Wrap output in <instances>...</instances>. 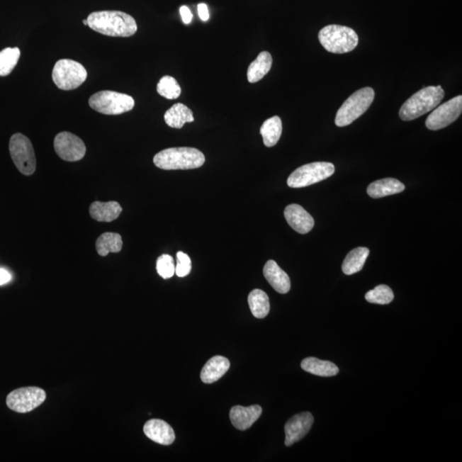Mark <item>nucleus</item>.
<instances>
[{"mask_svg":"<svg viewBox=\"0 0 462 462\" xmlns=\"http://www.w3.org/2000/svg\"><path fill=\"white\" fill-rule=\"evenodd\" d=\"M86 20L91 30L106 36L130 37L137 31V24L134 18L122 11L93 12Z\"/></svg>","mask_w":462,"mask_h":462,"instance_id":"f257e3e1","label":"nucleus"},{"mask_svg":"<svg viewBox=\"0 0 462 462\" xmlns=\"http://www.w3.org/2000/svg\"><path fill=\"white\" fill-rule=\"evenodd\" d=\"M203 152L193 147H171L154 156L155 166L162 170H191L205 164Z\"/></svg>","mask_w":462,"mask_h":462,"instance_id":"f03ea898","label":"nucleus"},{"mask_svg":"<svg viewBox=\"0 0 462 462\" xmlns=\"http://www.w3.org/2000/svg\"><path fill=\"white\" fill-rule=\"evenodd\" d=\"M444 90L441 86H429L418 91L404 103L399 111L403 121H412L439 106L444 100Z\"/></svg>","mask_w":462,"mask_h":462,"instance_id":"7ed1b4c3","label":"nucleus"},{"mask_svg":"<svg viewBox=\"0 0 462 462\" xmlns=\"http://www.w3.org/2000/svg\"><path fill=\"white\" fill-rule=\"evenodd\" d=\"M319 40L325 50L336 55L352 52L359 43L356 31L351 28L336 24L322 28Z\"/></svg>","mask_w":462,"mask_h":462,"instance_id":"20e7f679","label":"nucleus"},{"mask_svg":"<svg viewBox=\"0 0 462 462\" xmlns=\"http://www.w3.org/2000/svg\"><path fill=\"white\" fill-rule=\"evenodd\" d=\"M374 97V90L369 86L354 92L337 111L335 118L336 125L345 127L351 125L369 109L373 104Z\"/></svg>","mask_w":462,"mask_h":462,"instance_id":"39448f33","label":"nucleus"},{"mask_svg":"<svg viewBox=\"0 0 462 462\" xmlns=\"http://www.w3.org/2000/svg\"><path fill=\"white\" fill-rule=\"evenodd\" d=\"M91 108L105 115H119L134 108V98L114 91H101L89 98Z\"/></svg>","mask_w":462,"mask_h":462,"instance_id":"423d86ee","label":"nucleus"},{"mask_svg":"<svg viewBox=\"0 0 462 462\" xmlns=\"http://www.w3.org/2000/svg\"><path fill=\"white\" fill-rule=\"evenodd\" d=\"M88 77L84 66L72 60H60L52 71V80L62 90H73L84 84Z\"/></svg>","mask_w":462,"mask_h":462,"instance_id":"0eeeda50","label":"nucleus"},{"mask_svg":"<svg viewBox=\"0 0 462 462\" xmlns=\"http://www.w3.org/2000/svg\"><path fill=\"white\" fill-rule=\"evenodd\" d=\"M335 172V167L329 162H315L300 167L288 176V187L298 188L310 186L329 179Z\"/></svg>","mask_w":462,"mask_h":462,"instance_id":"6e6552de","label":"nucleus"},{"mask_svg":"<svg viewBox=\"0 0 462 462\" xmlns=\"http://www.w3.org/2000/svg\"><path fill=\"white\" fill-rule=\"evenodd\" d=\"M9 150L12 160L18 170L26 176L34 174L36 158L34 147L27 136L16 133L11 136Z\"/></svg>","mask_w":462,"mask_h":462,"instance_id":"1a4fd4ad","label":"nucleus"},{"mask_svg":"<svg viewBox=\"0 0 462 462\" xmlns=\"http://www.w3.org/2000/svg\"><path fill=\"white\" fill-rule=\"evenodd\" d=\"M47 398L44 390L38 387H26L11 391L7 395L6 404L12 411L24 414L41 405Z\"/></svg>","mask_w":462,"mask_h":462,"instance_id":"9d476101","label":"nucleus"},{"mask_svg":"<svg viewBox=\"0 0 462 462\" xmlns=\"http://www.w3.org/2000/svg\"><path fill=\"white\" fill-rule=\"evenodd\" d=\"M461 111L462 96H458L433 110L427 119V128L430 130L444 129L459 118Z\"/></svg>","mask_w":462,"mask_h":462,"instance_id":"9b49d317","label":"nucleus"},{"mask_svg":"<svg viewBox=\"0 0 462 462\" xmlns=\"http://www.w3.org/2000/svg\"><path fill=\"white\" fill-rule=\"evenodd\" d=\"M55 150L60 158L76 162L84 158L86 148L84 141L69 132H61L55 139Z\"/></svg>","mask_w":462,"mask_h":462,"instance_id":"f8f14e48","label":"nucleus"},{"mask_svg":"<svg viewBox=\"0 0 462 462\" xmlns=\"http://www.w3.org/2000/svg\"><path fill=\"white\" fill-rule=\"evenodd\" d=\"M315 422L311 412H303L293 416L284 427L286 431V445L288 447L299 442L311 430Z\"/></svg>","mask_w":462,"mask_h":462,"instance_id":"ddd939ff","label":"nucleus"},{"mask_svg":"<svg viewBox=\"0 0 462 462\" xmlns=\"http://www.w3.org/2000/svg\"><path fill=\"white\" fill-rule=\"evenodd\" d=\"M284 217L291 228L300 234L310 232L315 226L313 218L300 205H288L284 210Z\"/></svg>","mask_w":462,"mask_h":462,"instance_id":"4468645a","label":"nucleus"},{"mask_svg":"<svg viewBox=\"0 0 462 462\" xmlns=\"http://www.w3.org/2000/svg\"><path fill=\"white\" fill-rule=\"evenodd\" d=\"M143 431L148 439L161 445H171L176 439L172 427L162 419H150L144 426Z\"/></svg>","mask_w":462,"mask_h":462,"instance_id":"2eb2a0df","label":"nucleus"},{"mask_svg":"<svg viewBox=\"0 0 462 462\" xmlns=\"http://www.w3.org/2000/svg\"><path fill=\"white\" fill-rule=\"evenodd\" d=\"M262 408L259 405L250 407L235 406L230 412V419L233 426L240 431H245L261 417Z\"/></svg>","mask_w":462,"mask_h":462,"instance_id":"dca6fc26","label":"nucleus"},{"mask_svg":"<svg viewBox=\"0 0 462 462\" xmlns=\"http://www.w3.org/2000/svg\"><path fill=\"white\" fill-rule=\"evenodd\" d=\"M264 276L268 283L280 294H286L291 291V283L286 271L279 267L274 261H268L264 266Z\"/></svg>","mask_w":462,"mask_h":462,"instance_id":"f3484780","label":"nucleus"},{"mask_svg":"<svg viewBox=\"0 0 462 462\" xmlns=\"http://www.w3.org/2000/svg\"><path fill=\"white\" fill-rule=\"evenodd\" d=\"M123 208L117 201H94L90 205V216L98 222H113L120 216Z\"/></svg>","mask_w":462,"mask_h":462,"instance_id":"a211bd4d","label":"nucleus"},{"mask_svg":"<svg viewBox=\"0 0 462 462\" xmlns=\"http://www.w3.org/2000/svg\"><path fill=\"white\" fill-rule=\"evenodd\" d=\"M230 366V361L224 356H217L210 359L201 370L202 382L213 383L218 381L228 372Z\"/></svg>","mask_w":462,"mask_h":462,"instance_id":"6ab92c4d","label":"nucleus"},{"mask_svg":"<svg viewBox=\"0 0 462 462\" xmlns=\"http://www.w3.org/2000/svg\"><path fill=\"white\" fill-rule=\"evenodd\" d=\"M405 191V185L395 179H385L373 181L367 188V193L373 199L397 195Z\"/></svg>","mask_w":462,"mask_h":462,"instance_id":"aec40b11","label":"nucleus"},{"mask_svg":"<svg viewBox=\"0 0 462 462\" xmlns=\"http://www.w3.org/2000/svg\"><path fill=\"white\" fill-rule=\"evenodd\" d=\"M164 122L173 129H181L187 123L195 121L193 111L187 106L176 103L164 114Z\"/></svg>","mask_w":462,"mask_h":462,"instance_id":"412c9836","label":"nucleus"},{"mask_svg":"<svg viewBox=\"0 0 462 462\" xmlns=\"http://www.w3.org/2000/svg\"><path fill=\"white\" fill-rule=\"evenodd\" d=\"M300 366L305 372L316 375L320 377H332L339 373L338 367L334 363L327 361H321L315 357L304 359L300 363Z\"/></svg>","mask_w":462,"mask_h":462,"instance_id":"4be33fe9","label":"nucleus"},{"mask_svg":"<svg viewBox=\"0 0 462 462\" xmlns=\"http://www.w3.org/2000/svg\"><path fill=\"white\" fill-rule=\"evenodd\" d=\"M272 62L271 53L266 51L259 53L257 59L252 62L247 69V81L250 84H255L263 79L271 71Z\"/></svg>","mask_w":462,"mask_h":462,"instance_id":"5701e85b","label":"nucleus"},{"mask_svg":"<svg viewBox=\"0 0 462 462\" xmlns=\"http://www.w3.org/2000/svg\"><path fill=\"white\" fill-rule=\"evenodd\" d=\"M370 251L367 247H356L349 252L346 255L342 270L346 275H353L361 271L364 267L366 259L368 258Z\"/></svg>","mask_w":462,"mask_h":462,"instance_id":"b1692460","label":"nucleus"},{"mask_svg":"<svg viewBox=\"0 0 462 462\" xmlns=\"http://www.w3.org/2000/svg\"><path fill=\"white\" fill-rule=\"evenodd\" d=\"M283 131V123L281 118L278 116H274L264 122L261 128V135L263 137V142L267 147H271L276 145L280 137H281Z\"/></svg>","mask_w":462,"mask_h":462,"instance_id":"393cba45","label":"nucleus"},{"mask_svg":"<svg viewBox=\"0 0 462 462\" xmlns=\"http://www.w3.org/2000/svg\"><path fill=\"white\" fill-rule=\"evenodd\" d=\"M122 249V237L118 233L106 232L97 239L96 250L101 257H107L110 253H119Z\"/></svg>","mask_w":462,"mask_h":462,"instance_id":"a878e982","label":"nucleus"},{"mask_svg":"<svg viewBox=\"0 0 462 462\" xmlns=\"http://www.w3.org/2000/svg\"><path fill=\"white\" fill-rule=\"evenodd\" d=\"M249 305L253 315L257 319H264L270 312L269 297L261 290H254L249 295Z\"/></svg>","mask_w":462,"mask_h":462,"instance_id":"bb28decb","label":"nucleus"},{"mask_svg":"<svg viewBox=\"0 0 462 462\" xmlns=\"http://www.w3.org/2000/svg\"><path fill=\"white\" fill-rule=\"evenodd\" d=\"M20 55L18 47H7L0 52V77L10 75L18 63Z\"/></svg>","mask_w":462,"mask_h":462,"instance_id":"cd10ccee","label":"nucleus"},{"mask_svg":"<svg viewBox=\"0 0 462 462\" xmlns=\"http://www.w3.org/2000/svg\"><path fill=\"white\" fill-rule=\"evenodd\" d=\"M157 92L167 100H176L181 96V89L175 78L166 76L161 78L157 85Z\"/></svg>","mask_w":462,"mask_h":462,"instance_id":"c85d7f7f","label":"nucleus"},{"mask_svg":"<svg viewBox=\"0 0 462 462\" xmlns=\"http://www.w3.org/2000/svg\"><path fill=\"white\" fill-rule=\"evenodd\" d=\"M365 298L370 303L386 305L394 300V293L389 286L381 284L367 292Z\"/></svg>","mask_w":462,"mask_h":462,"instance_id":"c756f323","label":"nucleus"},{"mask_svg":"<svg viewBox=\"0 0 462 462\" xmlns=\"http://www.w3.org/2000/svg\"><path fill=\"white\" fill-rule=\"evenodd\" d=\"M156 269L161 278L164 279L172 278L176 270L174 259L169 254L161 255L157 259Z\"/></svg>","mask_w":462,"mask_h":462,"instance_id":"7c9ffc66","label":"nucleus"},{"mask_svg":"<svg viewBox=\"0 0 462 462\" xmlns=\"http://www.w3.org/2000/svg\"><path fill=\"white\" fill-rule=\"evenodd\" d=\"M192 269L191 259L188 255L184 252H179L176 254V266L175 274L179 278H184L191 274Z\"/></svg>","mask_w":462,"mask_h":462,"instance_id":"2f4dec72","label":"nucleus"},{"mask_svg":"<svg viewBox=\"0 0 462 462\" xmlns=\"http://www.w3.org/2000/svg\"><path fill=\"white\" fill-rule=\"evenodd\" d=\"M180 14L181 19H183L185 24H189L191 23L193 14L187 6H184L180 8Z\"/></svg>","mask_w":462,"mask_h":462,"instance_id":"473e14b6","label":"nucleus"},{"mask_svg":"<svg viewBox=\"0 0 462 462\" xmlns=\"http://www.w3.org/2000/svg\"><path fill=\"white\" fill-rule=\"evenodd\" d=\"M197 9H198V14H199L200 18L202 21H204V22L208 21L210 16H209L208 6H206L205 4L204 3H201L199 4V5H198Z\"/></svg>","mask_w":462,"mask_h":462,"instance_id":"72a5a7b5","label":"nucleus"},{"mask_svg":"<svg viewBox=\"0 0 462 462\" xmlns=\"http://www.w3.org/2000/svg\"><path fill=\"white\" fill-rule=\"evenodd\" d=\"M11 278V274L5 269L0 268V286L7 283Z\"/></svg>","mask_w":462,"mask_h":462,"instance_id":"f704fd0d","label":"nucleus"},{"mask_svg":"<svg viewBox=\"0 0 462 462\" xmlns=\"http://www.w3.org/2000/svg\"><path fill=\"white\" fill-rule=\"evenodd\" d=\"M84 24L85 26H88V24H89L88 23V20H86V19L84 20Z\"/></svg>","mask_w":462,"mask_h":462,"instance_id":"c9c22d12","label":"nucleus"}]
</instances>
